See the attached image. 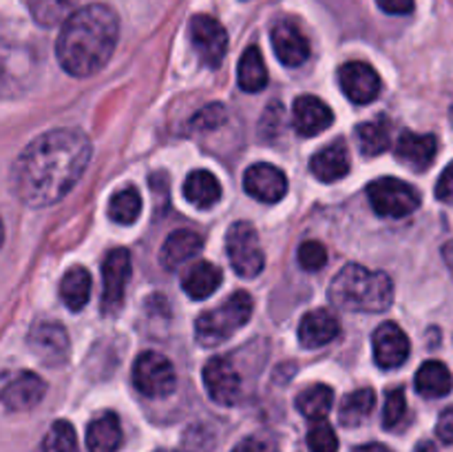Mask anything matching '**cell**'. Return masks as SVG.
<instances>
[{"instance_id": "13", "label": "cell", "mask_w": 453, "mask_h": 452, "mask_svg": "<svg viewBox=\"0 0 453 452\" xmlns=\"http://www.w3.org/2000/svg\"><path fill=\"white\" fill-rule=\"evenodd\" d=\"M243 189L248 191L250 198L259 199V202L274 204L286 195L288 177L274 164H252L246 171V175H243Z\"/></svg>"}, {"instance_id": "39", "label": "cell", "mask_w": 453, "mask_h": 452, "mask_svg": "<svg viewBox=\"0 0 453 452\" xmlns=\"http://www.w3.org/2000/svg\"><path fill=\"white\" fill-rule=\"evenodd\" d=\"M376 4L392 16H405L414 12V0H376Z\"/></svg>"}, {"instance_id": "36", "label": "cell", "mask_w": 453, "mask_h": 452, "mask_svg": "<svg viewBox=\"0 0 453 452\" xmlns=\"http://www.w3.org/2000/svg\"><path fill=\"white\" fill-rule=\"evenodd\" d=\"M327 261V251L321 242H314V239H308L299 246V264L303 270H321Z\"/></svg>"}, {"instance_id": "18", "label": "cell", "mask_w": 453, "mask_h": 452, "mask_svg": "<svg viewBox=\"0 0 453 452\" xmlns=\"http://www.w3.org/2000/svg\"><path fill=\"white\" fill-rule=\"evenodd\" d=\"M438 153V140L432 133L403 131L396 142V158L414 171H425L434 164Z\"/></svg>"}, {"instance_id": "26", "label": "cell", "mask_w": 453, "mask_h": 452, "mask_svg": "<svg viewBox=\"0 0 453 452\" xmlns=\"http://www.w3.org/2000/svg\"><path fill=\"white\" fill-rule=\"evenodd\" d=\"M88 295H91V273L84 266H73L66 270L60 282V297L66 308L78 313L87 306Z\"/></svg>"}, {"instance_id": "21", "label": "cell", "mask_w": 453, "mask_h": 452, "mask_svg": "<svg viewBox=\"0 0 453 452\" xmlns=\"http://www.w3.org/2000/svg\"><path fill=\"white\" fill-rule=\"evenodd\" d=\"M310 168L321 182L343 180L349 173V155L343 140H336L312 155Z\"/></svg>"}, {"instance_id": "42", "label": "cell", "mask_w": 453, "mask_h": 452, "mask_svg": "<svg viewBox=\"0 0 453 452\" xmlns=\"http://www.w3.org/2000/svg\"><path fill=\"white\" fill-rule=\"evenodd\" d=\"M354 452H392L383 443H365V446H358Z\"/></svg>"}, {"instance_id": "37", "label": "cell", "mask_w": 453, "mask_h": 452, "mask_svg": "<svg viewBox=\"0 0 453 452\" xmlns=\"http://www.w3.org/2000/svg\"><path fill=\"white\" fill-rule=\"evenodd\" d=\"M226 120V109L221 105H208L190 120V129L195 131H211V129H217L219 124H224Z\"/></svg>"}, {"instance_id": "32", "label": "cell", "mask_w": 453, "mask_h": 452, "mask_svg": "<svg viewBox=\"0 0 453 452\" xmlns=\"http://www.w3.org/2000/svg\"><path fill=\"white\" fill-rule=\"evenodd\" d=\"M142 211V198L133 186L118 191L113 198L109 199V217L115 224H133L140 217Z\"/></svg>"}, {"instance_id": "1", "label": "cell", "mask_w": 453, "mask_h": 452, "mask_svg": "<svg viewBox=\"0 0 453 452\" xmlns=\"http://www.w3.org/2000/svg\"><path fill=\"white\" fill-rule=\"evenodd\" d=\"M91 160V140L80 129H53L22 149L13 164V189L27 207L42 208L65 198Z\"/></svg>"}, {"instance_id": "20", "label": "cell", "mask_w": 453, "mask_h": 452, "mask_svg": "<svg viewBox=\"0 0 453 452\" xmlns=\"http://www.w3.org/2000/svg\"><path fill=\"white\" fill-rule=\"evenodd\" d=\"M202 248H203V239L199 233H195V230H188V229L173 230V233L166 238V242H164L162 253H159V260H162V264L166 266L168 270H175L180 269L181 264H186L188 260H193Z\"/></svg>"}, {"instance_id": "34", "label": "cell", "mask_w": 453, "mask_h": 452, "mask_svg": "<svg viewBox=\"0 0 453 452\" xmlns=\"http://www.w3.org/2000/svg\"><path fill=\"white\" fill-rule=\"evenodd\" d=\"M308 448L310 452H336L339 450V439L334 430L326 419L314 421L308 433Z\"/></svg>"}, {"instance_id": "22", "label": "cell", "mask_w": 453, "mask_h": 452, "mask_svg": "<svg viewBox=\"0 0 453 452\" xmlns=\"http://www.w3.org/2000/svg\"><path fill=\"white\" fill-rule=\"evenodd\" d=\"M122 443V428L115 412L96 417L87 428L88 452H115Z\"/></svg>"}, {"instance_id": "33", "label": "cell", "mask_w": 453, "mask_h": 452, "mask_svg": "<svg viewBox=\"0 0 453 452\" xmlns=\"http://www.w3.org/2000/svg\"><path fill=\"white\" fill-rule=\"evenodd\" d=\"M40 452H80L73 425L69 421H56L44 434Z\"/></svg>"}, {"instance_id": "43", "label": "cell", "mask_w": 453, "mask_h": 452, "mask_svg": "<svg viewBox=\"0 0 453 452\" xmlns=\"http://www.w3.org/2000/svg\"><path fill=\"white\" fill-rule=\"evenodd\" d=\"M442 257H445L447 269H449L451 275H453V239H451V242L445 244V248H442Z\"/></svg>"}, {"instance_id": "29", "label": "cell", "mask_w": 453, "mask_h": 452, "mask_svg": "<svg viewBox=\"0 0 453 452\" xmlns=\"http://www.w3.org/2000/svg\"><path fill=\"white\" fill-rule=\"evenodd\" d=\"M78 3L80 0H27V7L38 25L56 27L78 12Z\"/></svg>"}, {"instance_id": "38", "label": "cell", "mask_w": 453, "mask_h": 452, "mask_svg": "<svg viewBox=\"0 0 453 452\" xmlns=\"http://www.w3.org/2000/svg\"><path fill=\"white\" fill-rule=\"evenodd\" d=\"M436 198L445 204H453V162L442 171L441 180H438Z\"/></svg>"}, {"instance_id": "25", "label": "cell", "mask_w": 453, "mask_h": 452, "mask_svg": "<svg viewBox=\"0 0 453 452\" xmlns=\"http://www.w3.org/2000/svg\"><path fill=\"white\" fill-rule=\"evenodd\" d=\"M451 386L453 379L449 368L442 362H436V359L425 362L418 368V372H416V390H418V394H423L427 399L445 397V394L451 393Z\"/></svg>"}, {"instance_id": "5", "label": "cell", "mask_w": 453, "mask_h": 452, "mask_svg": "<svg viewBox=\"0 0 453 452\" xmlns=\"http://www.w3.org/2000/svg\"><path fill=\"white\" fill-rule=\"evenodd\" d=\"M372 208L385 217H405L420 207V193L398 177H379L367 186Z\"/></svg>"}, {"instance_id": "15", "label": "cell", "mask_w": 453, "mask_h": 452, "mask_svg": "<svg viewBox=\"0 0 453 452\" xmlns=\"http://www.w3.org/2000/svg\"><path fill=\"white\" fill-rule=\"evenodd\" d=\"M44 393H47V384L35 372L22 370L4 379L3 403L7 410H31L42 401Z\"/></svg>"}, {"instance_id": "24", "label": "cell", "mask_w": 453, "mask_h": 452, "mask_svg": "<svg viewBox=\"0 0 453 452\" xmlns=\"http://www.w3.org/2000/svg\"><path fill=\"white\" fill-rule=\"evenodd\" d=\"M184 198L197 208H212L221 199V184L211 171H193L184 182Z\"/></svg>"}, {"instance_id": "27", "label": "cell", "mask_w": 453, "mask_h": 452, "mask_svg": "<svg viewBox=\"0 0 453 452\" xmlns=\"http://www.w3.org/2000/svg\"><path fill=\"white\" fill-rule=\"evenodd\" d=\"M376 406V393L372 388H361L349 393L348 397L341 401L339 419L345 428H354V425L365 424L367 417L374 412Z\"/></svg>"}, {"instance_id": "12", "label": "cell", "mask_w": 453, "mask_h": 452, "mask_svg": "<svg viewBox=\"0 0 453 452\" xmlns=\"http://www.w3.org/2000/svg\"><path fill=\"white\" fill-rule=\"evenodd\" d=\"M339 82L354 105H367L380 93V75L367 62H345L339 69Z\"/></svg>"}, {"instance_id": "14", "label": "cell", "mask_w": 453, "mask_h": 452, "mask_svg": "<svg viewBox=\"0 0 453 452\" xmlns=\"http://www.w3.org/2000/svg\"><path fill=\"white\" fill-rule=\"evenodd\" d=\"M372 344H374L376 363L385 370L403 366L410 357V339L403 332V328L394 322L380 323L372 337Z\"/></svg>"}, {"instance_id": "8", "label": "cell", "mask_w": 453, "mask_h": 452, "mask_svg": "<svg viewBox=\"0 0 453 452\" xmlns=\"http://www.w3.org/2000/svg\"><path fill=\"white\" fill-rule=\"evenodd\" d=\"M190 40L199 60L206 66H219L228 51V34L217 18L199 13L190 20Z\"/></svg>"}, {"instance_id": "41", "label": "cell", "mask_w": 453, "mask_h": 452, "mask_svg": "<svg viewBox=\"0 0 453 452\" xmlns=\"http://www.w3.org/2000/svg\"><path fill=\"white\" fill-rule=\"evenodd\" d=\"M436 434L441 441L453 443V408H449V410H445L441 415V419H438L436 424Z\"/></svg>"}, {"instance_id": "11", "label": "cell", "mask_w": 453, "mask_h": 452, "mask_svg": "<svg viewBox=\"0 0 453 452\" xmlns=\"http://www.w3.org/2000/svg\"><path fill=\"white\" fill-rule=\"evenodd\" d=\"M203 386L211 399L219 406H234L242 397V379L226 357L208 359L203 366Z\"/></svg>"}, {"instance_id": "19", "label": "cell", "mask_w": 453, "mask_h": 452, "mask_svg": "<svg viewBox=\"0 0 453 452\" xmlns=\"http://www.w3.org/2000/svg\"><path fill=\"white\" fill-rule=\"evenodd\" d=\"M339 317L332 310H310L299 323V341L305 348H321V346L330 344L339 335Z\"/></svg>"}, {"instance_id": "17", "label": "cell", "mask_w": 453, "mask_h": 452, "mask_svg": "<svg viewBox=\"0 0 453 452\" xmlns=\"http://www.w3.org/2000/svg\"><path fill=\"white\" fill-rule=\"evenodd\" d=\"M334 122V113L323 100L314 96L296 97L295 109H292V124L295 131L303 137H312L323 133Z\"/></svg>"}, {"instance_id": "4", "label": "cell", "mask_w": 453, "mask_h": 452, "mask_svg": "<svg viewBox=\"0 0 453 452\" xmlns=\"http://www.w3.org/2000/svg\"><path fill=\"white\" fill-rule=\"evenodd\" d=\"M252 308H255L252 297L248 295V292L237 291L234 295H230L224 304L199 315V319L195 322V335H197V341L202 346L221 344V341H226L230 335H234L239 328L246 326V323L250 322Z\"/></svg>"}, {"instance_id": "10", "label": "cell", "mask_w": 453, "mask_h": 452, "mask_svg": "<svg viewBox=\"0 0 453 452\" xmlns=\"http://www.w3.org/2000/svg\"><path fill=\"white\" fill-rule=\"evenodd\" d=\"M29 350L49 368H60L69 362V337L62 323L40 322L27 337Z\"/></svg>"}, {"instance_id": "30", "label": "cell", "mask_w": 453, "mask_h": 452, "mask_svg": "<svg viewBox=\"0 0 453 452\" xmlns=\"http://www.w3.org/2000/svg\"><path fill=\"white\" fill-rule=\"evenodd\" d=\"M332 406H334V393H332L330 386L326 384L310 386V388H305L303 393L296 397V410L312 421L326 419V415L332 410Z\"/></svg>"}, {"instance_id": "45", "label": "cell", "mask_w": 453, "mask_h": 452, "mask_svg": "<svg viewBox=\"0 0 453 452\" xmlns=\"http://www.w3.org/2000/svg\"><path fill=\"white\" fill-rule=\"evenodd\" d=\"M155 452H177V450H155Z\"/></svg>"}, {"instance_id": "7", "label": "cell", "mask_w": 453, "mask_h": 452, "mask_svg": "<svg viewBox=\"0 0 453 452\" xmlns=\"http://www.w3.org/2000/svg\"><path fill=\"white\" fill-rule=\"evenodd\" d=\"M226 248H228L233 269L242 277H257L264 270L265 257L259 246V235L250 222H237L230 226L226 235Z\"/></svg>"}, {"instance_id": "35", "label": "cell", "mask_w": 453, "mask_h": 452, "mask_svg": "<svg viewBox=\"0 0 453 452\" xmlns=\"http://www.w3.org/2000/svg\"><path fill=\"white\" fill-rule=\"evenodd\" d=\"M407 412V399L403 388L388 390V397H385V408H383V425L385 428H396L403 419H405Z\"/></svg>"}, {"instance_id": "2", "label": "cell", "mask_w": 453, "mask_h": 452, "mask_svg": "<svg viewBox=\"0 0 453 452\" xmlns=\"http://www.w3.org/2000/svg\"><path fill=\"white\" fill-rule=\"evenodd\" d=\"M118 35V13L109 4L93 3L78 9L58 35L56 53L62 69L75 78L97 74L113 56Z\"/></svg>"}, {"instance_id": "44", "label": "cell", "mask_w": 453, "mask_h": 452, "mask_svg": "<svg viewBox=\"0 0 453 452\" xmlns=\"http://www.w3.org/2000/svg\"><path fill=\"white\" fill-rule=\"evenodd\" d=\"M414 452H438V448L434 446L432 441H420L418 446H416Z\"/></svg>"}, {"instance_id": "3", "label": "cell", "mask_w": 453, "mask_h": 452, "mask_svg": "<svg viewBox=\"0 0 453 452\" xmlns=\"http://www.w3.org/2000/svg\"><path fill=\"white\" fill-rule=\"evenodd\" d=\"M330 301L343 310L357 313H383L394 300V282L380 270L361 264H348L330 284Z\"/></svg>"}, {"instance_id": "6", "label": "cell", "mask_w": 453, "mask_h": 452, "mask_svg": "<svg viewBox=\"0 0 453 452\" xmlns=\"http://www.w3.org/2000/svg\"><path fill=\"white\" fill-rule=\"evenodd\" d=\"M133 384L146 397H166L175 390L177 377L171 359L162 353L146 350L133 363Z\"/></svg>"}, {"instance_id": "16", "label": "cell", "mask_w": 453, "mask_h": 452, "mask_svg": "<svg viewBox=\"0 0 453 452\" xmlns=\"http://www.w3.org/2000/svg\"><path fill=\"white\" fill-rule=\"evenodd\" d=\"M273 49L286 66H301L310 58V40L292 20L274 22L270 31Z\"/></svg>"}, {"instance_id": "40", "label": "cell", "mask_w": 453, "mask_h": 452, "mask_svg": "<svg viewBox=\"0 0 453 452\" xmlns=\"http://www.w3.org/2000/svg\"><path fill=\"white\" fill-rule=\"evenodd\" d=\"M233 452H277V448H274V443L265 441V439L250 437L246 439V441L239 443Z\"/></svg>"}, {"instance_id": "31", "label": "cell", "mask_w": 453, "mask_h": 452, "mask_svg": "<svg viewBox=\"0 0 453 452\" xmlns=\"http://www.w3.org/2000/svg\"><path fill=\"white\" fill-rule=\"evenodd\" d=\"M358 146L365 155H379L389 146V122L385 118H376L372 122H363L357 127Z\"/></svg>"}, {"instance_id": "23", "label": "cell", "mask_w": 453, "mask_h": 452, "mask_svg": "<svg viewBox=\"0 0 453 452\" xmlns=\"http://www.w3.org/2000/svg\"><path fill=\"white\" fill-rule=\"evenodd\" d=\"M221 279H224V275H221L219 266L211 264V261H197L184 275L181 288H184L190 300H206L221 286Z\"/></svg>"}, {"instance_id": "28", "label": "cell", "mask_w": 453, "mask_h": 452, "mask_svg": "<svg viewBox=\"0 0 453 452\" xmlns=\"http://www.w3.org/2000/svg\"><path fill=\"white\" fill-rule=\"evenodd\" d=\"M237 78L239 87L248 93H257L265 87V82H268V69H265V62L261 58L259 49L248 47L243 51L237 66Z\"/></svg>"}, {"instance_id": "9", "label": "cell", "mask_w": 453, "mask_h": 452, "mask_svg": "<svg viewBox=\"0 0 453 452\" xmlns=\"http://www.w3.org/2000/svg\"><path fill=\"white\" fill-rule=\"evenodd\" d=\"M102 313H118L124 301L128 279H131V253L127 248H113L102 264Z\"/></svg>"}]
</instances>
